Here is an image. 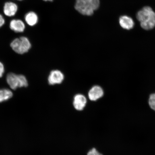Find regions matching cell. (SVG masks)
Masks as SVG:
<instances>
[{
  "mask_svg": "<svg viewBox=\"0 0 155 155\" xmlns=\"http://www.w3.org/2000/svg\"><path fill=\"white\" fill-rule=\"evenodd\" d=\"M86 103V97L82 94H77L74 98L73 106L75 109L78 111H81L84 109Z\"/></svg>",
  "mask_w": 155,
  "mask_h": 155,
  "instance_id": "obj_7",
  "label": "cell"
},
{
  "mask_svg": "<svg viewBox=\"0 0 155 155\" xmlns=\"http://www.w3.org/2000/svg\"><path fill=\"white\" fill-rule=\"evenodd\" d=\"M6 80L8 84L13 90H16L18 88L26 87L28 86V80L24 75L9 73L7 75Z\"/></svg>",
  "mask_w": 155,
  "mask_h": 155,
  "instance_id": "obj_4",
  "label": "cell"
},
{
  "mask_svg": "<svg viewBox=\"0 0 155 155\" xmlns=\"http://www.w3.org/2000/svg\"><path fill=\"white\" fill-rule=\"evenodd\" d=\"M44 1H53V0H44Z\"/></svg>",
  "mask_w": 155,
  "mask_h": 155,
  "instance_id": "obj_17",
  "label": "cell"
},
{
  "mask_svg": "<svg viewBox=\"0 0 155 155\" xmlns=\"http://www.w3.org/2000/svg\"><path fill=\"white\" fill-rule=\"evenodd\" d=\"M64 78L63 74L61 71L55 70L50 73L48 78V83L53 85L61 84L63 82Z\"/></svg>",
  "mask_w": 155,
  "mask_h": 155,
  "instance_id": "obj_5",
  "label": "cell"
},
{
  "mask_svg": "<svg viewBox=\"0 0 155 155\" xmlns=\"http://www.w3.org/2000/svg\"><path fill=\"white\" fill-rule=\"evenodd\" d=\"M99 0H76L75 9L81 14L91 15L100 6Z\"/></svg>",
  "mask_w": 155,
  "mask_h": 155,
  "instance_id": "obj_2",
  "label": "cell"
},
{
  "mask_svg": "<svg viewBox=\"0 0 155 155\" xmlns=\"http://www.w3.org/2000/svg\"><path fill=\"white\" fill-rule=\"evenodd\" d=\"M25 20L27 24L30 26H34L38 22V17L36 13L30 12L25 15Z\"/></svg>",
  "mask_w": 155,
  "mask_h": 155,
  "instance_id": "obj_11",
  "label": "cell"
},
{
  "mask_svg": "<svg viewBox=\"0 0 155 155\" xmlns=\"http://www.w3.org/2000/svg\"><path fill=\"white\" fill-rule=\"evenodd\" d=\"M5 23V20L2 15L0 14V28Z\"/></svg>",
  "mask_w": 155,
  "mask_h": 155,
  "instance_id": "obj_16",
  "label": "cell"
},
{
  "mask_svg": "<svg viewBox=\"0 0 155 155\" xmlns=\"http://www.w3.org/2000/svg\"><path fill=\"white\" fill-rule=\"evenodd\" d=\"M120 26L122 28L127 30L132 29L134 26V22L132 18L127 15H123L119 20Z\"/></svg>",
  "mask_w": 155,
  "mask_h": 155,
  "instance_id": "obj_8",
  "label": "cell"
},
{
  "mask_svg": "<svg viewBox=\"0 0 155 155\" xmlns=\"http://www.w3.org/2000/svg\"><path fill=\"white\" fill-rule=\"evenodd\" d=\"M19 1H22V0H19Z\"/></svg>",
  "mask_w": 155,
  "mask_h": 155,
  "instance_id": "obj_18",
  "label": "cell"
},
{
  "mask_svg": "<svg viewBox=\"0 0 155 155\" xmlns=\"http://www.w3.org/2000/svg\"><path fill=\"white\" fill-rule=\"evenodd\" d=\"M13 96V93L8 89L0 90V103L8 100L12 97Z\"/></svg>",
  "mask_w": 155,
  "mask_h": 155,
  "instance_id": "obj_12",
  "label": "cell"
},
{
  "mask_svg": "<svg viewBox=\"0 0 155 155\" xmlns=\"http://www.w3.org/2000/svg\"><path fill=\"white\" fill-rule=\"evenodd\" d=\"M87 155H102L99 153L95 148H93L88 152Z\"/></svg>",
  "mask_w": 155,
  "mask_h": 155,
  "instance_id": "obj_14",
  "label": "cell"
},
{
  "mask_svg": "<svg viewBox=\"0 0 155 155\" xmlns=\"http://www.w3.org/2000/svg\"><path fill=\"white\" fill-rule=\"evenodd\" d=\"M10 28L15 32H22L25 30V26L22 21L19 19H13L10 23Z\"/></svg>",
  "mask_w": 155,
  "mask_h": 155,
  "instance_id": "obj_10",
  "label": "cell"
},
{
  "mask_svg": "<svg viewBox=\"0 0 155 155\" xmlns=\"http://www.w3.org/2000/svg\"><path fill=\"white\" fill-rule=\"evenodd\" d=\"M12 50L15 53L23 54L28 52L31 47L30 40L26 37L15 38L10 44Z\"/></svg>",
  "mask_w": 155,
  "mask_h": 155,
  "instance_id": "obj_3",
  "label": "cell"
},
{
  "mask_svg": "<svg viewBox=\"0 0 155 155\" xmlns=\"http://www.w3.org/2000/svg\"><path fill=\"white\" fill-rule=\"evenodd\" d=\"M136 17L144 30H152L155 27V12L152 8L145 6L137 13Z\"/></svg>",
  "mask_w": 155,
  "mask_h": 155,
  "instance_id": "obj_1",
  "label": "cell"
},
{
  "mask_svg": "<svg viewBox=\"0 0 155 155\" xmlns=\"http://www.w3.org/2000/svg\"><path fill=\"white\" fill-rule=\"evenodd\" d=\"M5 72V67L3 64L0 61V78L2 77Z\"/></svg>",
  "mask_w": 155,
  "mask_h": 155,
  "instance_id": "obj_15",
  "label": "cell"
},
{
  "mask_svg": "<svg viewBox=\"0 0 155 155\" xmlns=\"http://www.w3.org/2000/svg\"><path fill=\"white\" fill-rule=\"evenodd\" d=\"M104 92L101 87L98 86L93 87L88 92L89 98L91 101H95L103 96Z\"/></svg>",
  "mask_w": 155,
  "mask_h": 155,
  "instance_id": "obj_6",
  "label": "cell"
},
{
  "mask_svg": "<svg viewBox=\"0 0 155 155\" xmlns=\"http://www.w3.org/2000/svg\"><path fill=\"white\" fill-rule=\"evenodd\" d=\"M149 104L151 108L155 111V93L151 94L150 96Z\"/></svg>",
  "mask_w": 155,
  "mask_h": 155,
  "instance_id": "obj_13",
  "label": "cell"
},
{
  "mask_svg": "<svg viewBox=\"0 0 155 155\" xmlns=\"http://www.w3.org/2000/svg\"><path fill=\"white\" fill-rule=\"evenodd\" d=\"M18 10V6L15 3L8 2L5 4L4 7V12L7 16H14Z\"/></svg>",
  "mask_w": 155,
  "mask_h": 155,
  "instance_id": "obj_9",
  "label": "cell"
}]
</instances>
